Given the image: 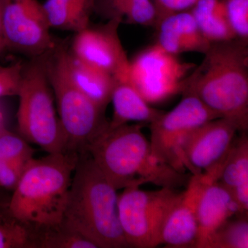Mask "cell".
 Returning <instances> with one entry per match:
<instances>
[{
  "mask_svg": "<svg viewBox=\"0 0 248 248\" xmlns=\"http://www.w3.org/2000/svg\"><path fill=\"white\" fill-rule=\"evenodd\" d=\"M239 132L237 125L226 118L209 121L194 129L186 137L181 149V159L186 170L192 174L213 173L219 177Z\"/></svg>",
  "mask_w": 248,
  "mask_h": 248,
  "instance_id": "obj_11",
  "label": "cell"
},
{
  "mask_svg": "<svg viewBox=\"0 0 248 248\" xmlns=\"http://www.w3.org/2000/svg\"><path fill=\"white\" fill-rule=\"evenodd\" d=\"M110 102L114 111L108 128L110 130L131 122L151 124L164 113V111L151 107L128 78L117 81Z\"/></svg>",
  "mask_w": 248,
  "mask_h": 248,
  "instance_id": "obj_17",
  "label": "cell"
},
{
  "mask_svg": "<svg viewBox=\"0 0 248 248\" xmlns=\"http://www.w3.org/2000/svg\"><path fill=\"white\" fill-rule=\"evenodd\" d=\"M218 182L231 192L241 217L248 212V139L246 133L236 139L227 156Z\"/></svg>",
  "mask_w": 248,
  "mask_h": 248,
  "instance_id": "obj_18",
  "label": "cell"
},
{
  "mask_svg": "<svg viewBox=\"0 0 248 248\" xmlns=\"http://www.w3.org/2000/svg\"><path fill=\"white\" fill-rule=\"evenodd\" d=\"M117 191L91 155L79 153L62 222L97 248L129 247L119 218Z\"/></svg>",
  "mask_w": 248,
  "mask_h": 248,
  "instance_id": "obj_4",
  "label": "cell"
},
{
  "mask_svg": "<svg viewBox=\"0 0 248 248\" xmlns=\"http://www.w3.org/2000/svg\"><path fill=\"white\" fill-rule=\"evenodd\" d=\"M221 118L195 96L183 94L182 101L172 110L164 112L150 124L151 148L155 158L182 173L186 169L181 149L191 131L208 122Z\"/></svg>",
  "mask_w": 248,
  "mask_h": 248,
  "instance_id": "obj_9",
  "label": "cell"
},
{
  "mask_svg": "<svg viewBox=\"0 0 248 248\" xmlns=\"http://www.w3.org/2000/svg\"><path fill=\"white\" fill-rule=\"evenodd\" d=\"M130 24L153 27L158 24V14L153 0H138L127 11L124 20ZM123 20V22H124Z\"/></svg>",
  "mask_w": 248,
  "mask_h": 248,
  "instance_id": "obj_26",
  "label": "cell"
},
{
  "mask_svg": "<svg viewBox=\"0 0 248 248\" xmlns=\"http://www.w3.org/2000/svg\"><path fill=\"white\" fill-rule=\"evenodd\" d=\"M240 217L239 208L229 190L217 180L204 187L197 207V236L195 248H205L215 231L232 217Z\"/></svg>",
  "mask_w": 248,
  "mask_h": 248,
  "instance_id": "obj_14",
  "label": "cell"
},
{
  "mask_svg": "<svg viewBox=\"0 0 248 248\" xmlns=\"http://www.w3.org/2000/svg\"><path fill=\"white\" fill-rule=\"evenodd\" d=\"M190 11L210 44L236 38L228 22L223 0H198Z\"/></svg>",
  "mask_w": 248,
  "mask_h": 248,
  "instance_id": "obj_20",
  "label": "cell"
},
{
  "mask_svg": "<svg viewBox=\"0 0 248 248\" xmlns=\"http://www.w3.org/2000/svg\"><path fill=\"white\" fill-rule=\"evenodd\" d=\"M228 22L236 38L248 41V0H223Z\"/></svg>",
  "mask_w": 248,
  "mask_h": 248,
  "instance_id": "obj_25",
  "label": "cell"
},
{
  "mask_svg": "<svg viewBox=\"0 0 248 248\" xmlns=\"http://www.w3.org/2000/svg\"><path fill=\"white\" fill-rule=\"evenodd\" d=\"M6 48V44H5L4 40H2V39H0V53Z\"/></svg>",
  "mask_w": 248,
  "mask_h": 248,
  "instance_id": "obj_32",
  "label": "cell"
},
{
  "mask_svg": "<svg viewBox=\"0 0 248 248\" xmlns=\"http://www.w3.org/2000/svg\"><path fill=\"white\" fill-rule=\"evenodd\" d=\"M58 48L72 82L93 102L107 109L117 80L108 73L81 61L64 45H58Z\"/></svg>",
  "mask_w": 248,
  "mask_h": 248,
  "instance_id": "obj_16",
  "label": "cell"
},
{
  "mask_svg": "<svg viewBox=\"0 0 248 248\" xmlns=\"http://www.w3.org/2000/svg\"><path fill=\"white\" fill-rule=\"evenodd\" d=\"M50 29L38 0L6 1L1 22L6 48L32 58L45 55L58 45Z\"/></svg>",
  "mask_w": 248,
  "mask_h": 248,
  "instance_id": "obj_10",
  "label": "cell"
},
{
  "mask_svg": "<svg viewBox=\"0 0 248 248\" xmlns=\"http://www.w3.org/2000/svg\"><path fill=\"white\" fill-rule=\"evenodd\" d=\"M158 14V25L170 15L189 11L198 0H153Z\"/></svg>",
  "mask_w": 248,
  "mask_h": 248,
  "instance_id": "obj_30",
  "label": "cell"
},
{
  "mask_svg": "<svg viewBox=\"0 0 248 248\" xmlns=\"http://www.w3.org/2000/svg\"><path fill=\"white\" fill-rule=\"evenodd\" d=\"M17 117L21 136L48 154L68 151L66 135L54 107L45 55L23 67Z\"/></svg>",
  "mask_w": 248,
  "mask_h": 248,
  "instance_id": "obj_5",
  "label": "cell"
},
{
  "mask_svg": "<svg viewBox=\"0 0 248 248\" xmlns=\"http://www.w3.org/2000/svg\"><path fill=\"white\" fill-rule=\"evenodd\" d=\"M31 248L29 231L11 213L6 218L0 217V248Z\"/></svg>",
  "mask_w": 248,
  "mask_h": 248,
  "instance_id": "obj_24",
  "label": "cell"
},
{
  "mask_svg": "<svg viewBox=\"0 0 248 248\" xmlns=\"http://www.w3.org/2000/svg\"><path fill=\"white\" fill-rule=\"evenodd\" d=\"M1 122H3L2 116H1V114H0V124H1Z\"/></svg>",
  "mask_w": 248,
  "mask_h": 248,
  "instance_id": "obj_33",
  "label": "cell"
},
{
  "mask_svg": "<svg viewBox=\"0 0 248 248\" xmlns=\"http://www.w3.org/2000/svg\"><path fill=\"white\" fill-rule=\"evenodd\" d=\"M31 248H97L92 241L68 228L63 222L34 235Z\"/></svg>",
  "mask_w": 248,
  "mask_h": 248,
  "instance_id": "obj_21",
  "label": "cell"
},
{
  "mask_svg": "<svg viewBox=\"0 0 248 248\" xmlns=\"http://www.w3.org/2000/svg\"><path fill=\"white\" fill-rule=\"evenodd\" d=\"M138 0H95L94 13L107 20L118 18L123 22L127 11Z\"/></svg>",
  "mask_w": 248,
  "mask_h": 248,
  "instance_id": "obj_28",
  "label": "cell"
},
{
  "mask_svg": "<svg viewBox=\"0 0 248 248\" xmlns=\"http://www.w3.org/2000/svg\"><path fill=\"white\" fill-rule=\"evenodd\" d=\"M45 63L68 151L84 153L108 128L106 109L93 102L72 82L63 66L58 45L46 54Z\"/></svg>",
  "mask_w": 248,
  "mask_h": 248,
  "instance_id": "obj_6",
  "label": "cell"
},
{
  "mask_svg": "<svg viewBox=\"0 0 248 248\" xmlns=\"http://www.w3.org/2000/svg\"><path fill=\"white\" fill-rule=\"evenodd\" d=\"M122 22L115 18L105 24H90L76 32L70 51L81 61L108 73L117 81L128 78L130 60L119 34Z\"/></svg>",
  "mask_w": 248,
  "mask_h": 248,
  "instance_id": "obj_12",
  "label": "cell"
},
{
  "mask_svg": "<svg viewBox=\"0 0 248 248\" xmlns=\"http://www.w3.org/2000/svg\"><path fill=\"white\" fill-rule=\"evenodd\" d=\"M156 29V45L177 56L192 52L204 54L211 45L201 32L190 10L170 15L160 22Z\"/></svg>",
  "mask_w": 248,
  "mask_h": 248,
  "instance_id": "obj_15",
  "label": "cell"
},
{
  "mask_svg": "<svg viewBox=\"0 0 248 248\" xmlns=\"http://www.w3.org/2000/svg\"><path fill=\"white\" fill-rule=\"evenodd\" d=\"M24 65L14 63L0 66V97L17 95L22 82Z\"/></svg>",
  "mask_w": 248,
  "mask_h": 248,
  "instance_id": "obj_27",
  "label": "cell"
},
{
  "mask_svg": "<svg viewBox=\"0 0 248 248\" xmlns=\"http://www.w3.org/2000/svg\"><path fill=\"white\" fill-rule=\"evenodd\" d=\"M217 178L211 173L192 174L182 197L171 209L161 233V245L169 248H195L197 236V207L204 187Z\"/></svg>",
  "mask_w": 248,
  "mask_h": 248,
  "instance_id": "obj_13",
  "label": "cell"
},
{
  "mask_svg": "<svg viewBox=\"0 0 248 248\" xmlns=\"http://www.w3.org/2000/svg\"><path fill=\"white\" fill-rule=\"evenodd\" d=\"M27 164L0 159V186L14 190Z\"/></svg>",
  "mask_w": 248,
  "mask_h": 248,
  "instance_id": "obj_29",
  "label": "cell"
},
{
  "mask_svg": "<svg viewBox=\"0 0 248 248\" xmlns=\"http://www.w3.org/2000/svg\"><path fill=\"white\" fill-rule=\"evenodd\" d=\"M95 0H46L43 5L50 28L77 32L91 24Z\"/></svg>",
  "mask_w": 248,
  "mask_h": 248,
  "instance_id": "obj_19",
  "label": "cell"
},
{
  "mask_svg": "<svg viewBox=\"0 0 248 248\" xmlns=\"http://www.w3.org/2000/svg\"><path fill=\"white\" fill-rule=\"evenodd\" d=\"M186 79L182 94L195 96L240 133L248 129V41L234 38L212 43Z\"/></svg>",
  "mask_w": 248,
  "mask_h": 248,
  "instance_id": "obj_1",
  "label": "cell"
},
{
  "mask_svg": "<svg viewBox=\"0 0 248 248\" xmlns=\"http://www.w3.org/2000/svg\"><path fill=\"white\" fill-rule=\"evenodd\" d=\"M79 153L75 151L32 158L26 166L9 203L10 213L30 234L63 221L72 177Z\"/></svg>",
  "mask_w": 248,
  "mask_h": 248,
  "instance_id": "obj_2",
  "label": "cell"
},
{
  "mask_svg": "<svg viewBox=\"0 0 248 248\" xmlns=\"http://www.w3.org/2000/svg\"><path fill=\"white\" fill-rule=\"evenodd\" d=\"M236 217L221 225L209 239L205 248H248V217Z\"/></svg>",
  "mask_w": 248,
  "mask_h": 248,
  "instance_id": "obj_22",
  "label": "cell"
},
{
  "mask_svg": "<svg viewBox=\"0 0 248 248\" xmlns=\"http://www.w3.org/2000/svg\"><path fill=\"white\" fill-rule=\"evenodd\" d=\"M182 193L169 187L156 191L140 187L124 189L118 196V215L129 247L152 248L161 245L165 221Z\"/></svg>",
  "mask_w": 248,
  "mask_h": 248,
  "instance_id": "obj_7",
  "label": "cell"
},
{
  "mask_svg": "<svg viewBox=\"0 0 248 248\" xmlns=\"http://www.w3.org/2000/svg\"><path fill=\"white\" fill-rule=\"evenodd\" d=\"M35 150L22 136L11 133L0 124V159L27 164L33 158Z\"/></svg>",
  "mask_w": 248,
  "mask_h": 248,
  "instance_id": "obj_23",
  "label": "cell"
},
{
  "mask_svg": "<svg viewBox=\"0 0 248 248\" xmlns=\"http://www.w3.org/2000/svg\"><path fill=\"white\" fill-rule=\"evenodd\" d=\"M143 126L141 123L126 124L107 129L86 152L117 190L148 183L172 189L184 185L185 173L153 156Z\"/></svg>",
  "mask_w": 248,
  "mask_h": 248,
  "instance_id": "obj_3",
  "label": "cell"
},
{
  "mask_svg": "<svg viewBox=\"0 0 248 248\" xmlns=\"http://www.w3.org/2000/svg\"><path fill=\"white\" fill-rule=\"evenodd\" d=\"M7 0H0V39H3L2 32H1V22H2L3 14H4V10L5 5Z\"/></svg>",
  "mask_w": 248,
  "mask_h": 248,
  "instance_id": "obj_31",
  "label": "cell"
},
{
  "mask_svg": "<svg viewBox=\"0 0 248 248\" xmlns=\"http://www.w3.org/2000/svg\"><path fill=\"white\" fill-rule=\"evenodd\" d=\"M196 66L155 44L130 61L128 78L148 104H157L182 93L186 79Z\"/></svg>",
  "mask_w": 248,
  "mask_h": 248,
  "instance_id": "obj_8",
  "label": "cell"
}]
</instances>
